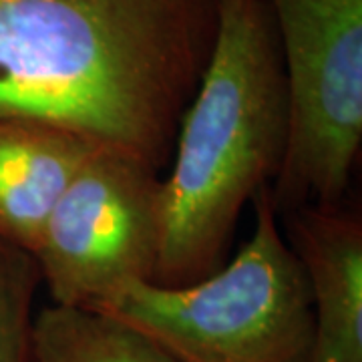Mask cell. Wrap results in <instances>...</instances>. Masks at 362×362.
<instances>
[{
  "mask_svg": "<svg viewBox=\"0 0 362 362\" xmlns=\"http://www.w3.org/2000/svg\"><path fill=\"white\" fill-rule=\"evenodd\" d=\"M221 0H0V117L168 161Z\"/></svg>",
  "mask_w": 362,
  "mask_h": 362,
  "instance_id": "6da1fadb",
  "label": "cell"
},
{
  "mask_svg": "<svg viewBox=\"0 0 362 362\" xmlns=\"http://www.w3.org/2000/svg\"><path fill=\"white\" fill-rule=\"evenodd\" d=\"M286 131L284 69L268 4L221 0L173 169L159 181L156 284H192L223 266L242 207L280 171Z\"/></svg>",
  "mask_w": 362,
  "mask_h": 362,
  "instance_id": "7a4b0ae2",
  "label": "cell"
},
{
  "mask_svg": "<svg viewBox=\"0 0 362 362\" xmlns=\"http://www.w3.org/2000/svg\"><path fill=\"white\" fill-rule=\"evenodd\" d=\"M254 232L238 256L185 286L135 280L97 306L180 362H310L312 300L270 185L252 197Z\"/></svg>",
  "mask_w": 362,
  "mask_h": 362,
  "instance_id": "3957f363",
  "label": "cell"
},
{
  "mask_svg": "<svg viewBox=\"0 0 362 362\" xmlns=\"http://www.w3.org/2000/svg\"><path fill=\"white\" fill-rule=\"evenodd\" d=\"M282 69L288 131L272 181L276 214L338 207L362 141V0H266Z\"/></svg>",
  "mask_w": 362,
  "mask_h": 362,
  "instance_id": "277c9868",
  "label": "cell"
},
{
  "mask_svg": "<svg viewBox=\"0 0 362 362\" xmlns=\"http://www.w3.org/2000/svg\"><path fill=\"white\" fill-rule=\"evenodd\" d=\"M159 177L143 163L95 147L66 185L33 252L52 304L97 308L135 280L156 276Z\"/></svg>",
  "mask_w": 362,
  "mask_h": 362,
  "instance_id": "5b68a950",
  "label": "cell"
},
{
  "mask_svg": "<svg viewBox=\"0 0 362 362\" xmlns=\"http://www.w3.org/2000/svg\"><path fill=\"white\" fill-rule=\"evenodd\" d=\"M312 300L310 362H362V223L342 207L282 211Z\"/></svg>",
  "mask_w": 362,
  "mask_h": 362,
  "instance_id": "8992f818",
  "label": "cell"
},
{
  "mask_svg": "<svg viewBox=\"0 0 362 362\" xmlns=\"http://www.w3.org/2000/svg\"><path fill=\"white\" fill-rule=\"evenodd\" d=\"M93 149L65 129L0 117V240L33 256L52 207Z\"/></svg>",
  "mask_w": 362,
  "mask_h": 362,
  "instance_id": "52a82bcc",
  "label": "cell"
},
{
  "mask_svg": "<svg viewBox=\"0 0 362 362\" xmlns=\"http://www.w3.org/2000/svg\"><path fill=\"white\" fill-rule=\"evenodd\" d=\"M30 362H180L139 328L97 308L51 304L33 318Z\"/></svg>",
  "mask_w": 362,
  "mask_h": 362,
  "instance_id": "ba28073f",
  "label": "cell"
},
{
  "mask_svg": "<svg viewBox=\"0 0 362 362\" xmlns=\"http://www.w3.org/2000/svg\"><path fill=\"white\" fill-rule=\"evenodd\" d=\"M39 282L35 258L0 240V362H30L33 296Z\"/></svg>",
  "mask_w": 362,
  "mask_h": 362,
  "instance_id": "9c48e42d",
  "label": "cell"
}]
</instances>
